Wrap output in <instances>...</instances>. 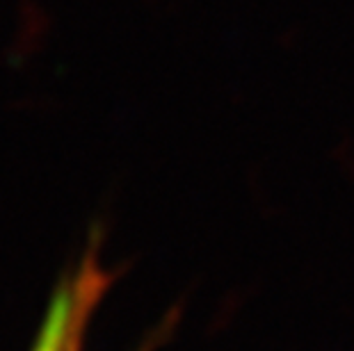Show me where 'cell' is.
<instances>
[{
    "mask_svg": "<svg viewBox=\"0 0 354 351\" xmlns=\"http://www.w3.org/2000/svg\"><path fill=\"white\" fill-rule=\"evenodd\" d=\"M30 351H46V347H44V342H41L39 335H35L32 345H30Z\"/></svg>",
    "mask_w": 354,
    "mask_h": 351,
    "instance_id": "1",
    "label": "cell"
}]
</instances>
